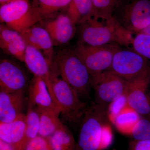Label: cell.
<instances>
[{"instance_id": "1", "label": "cell", "mask_w": 150, "mask_h": 150, "mask_svg": "<svg viewBox=\"0 0 150 150\" xmlns=\"http://www.w3.org/2000/svg\"><path fill=\"white\" fill-rule=\"evenodd\" d=\"M79 26V43L92 46L115 43L132 49L134 33L123 28L113 15L94 12Z\"/></svg>"}, {"instance_id": "2", "label": "cell", "mask_w": 150, "mask_h": 150, "mask_svg": "<svg viewBox=\"0 0 150 150\" xmlns=\"http://www.w3.org/2000/svg\"><path fill=\"white\" fill-rule=\"evenodd\" d=\"M108 108L95 103L88 106L81 122L79 150H104L112 144Z\"/></svg>"}, {"instance_id": "3", "label": "cell", "mask_w": 150, "mask_h": 150, "mask_svg": "<svg viewBox=\"0 0 150 150\" xmlns=\"http://www.w3.org/2000/svg\"><path fill=\"white\" fill-rule=\"evenodd\" d=\"M59 75L58 69L55 68L49 79L45 81L53 100L67 121L80 123L88 106L81 100L69 83L59 77Z\"/></svg>"}, {"instance_id": "4", "label": "cell", "mask_w": 150, "mask_h": 150, "mask_svg": "<svg viewBox=\"0 0 150 150\" xmlns=\"http://www.w3.org/2000/svg\"><path fill=\"white\" fill-rule=\"evenodd\" d=\"M54 62L59 75L72 87L79 97L88 94L91 87V75L73 49L67 48L59 51Z\"/></svg>"}, {"instance_id": "5", "label": "cell", "mask_w": 150, "mask_h": 150, "mask_svg": "<svg viewBox=\"0 0 150 150\" xmlns=\"http://www.w3.org/2000/svg\"><path fill=\"white\" fill-rule=\"evenodd\" d=\"M121 46L115 43L92 46L78 42L73 50L92 77L110 69L114 55Z\"/></svg>"}, {"instance_id": "6", "label": "cell", "mask_w": 150, "mask_h": 150, "mask_svg": "<svg viewBox=\"0 0 150 150\" xmlns=\"http://www.w3.org/2000/svg\"><path fill=\"white\" fill-rule=\"evenodd\" d=\"M43 20L29 0H16L0 7V21L21 33Z\"/></svg>"}, {"instance_id": "7", "label": "cell", "mask_w": 150, "mask_h": 150, "mask_svg": "<svg viewBox=\"0 0 150 150\" xmlns=\"http://www.w3.org/2000/svg\"><path fill=\"white\" fill-rule=\"evenodd\" d=\"M128 85L129 81L109 71L91 77V86L94 90L96 103L108 108L126 95Z\"/></svg>"}, {"instance_id": "8", "label": "cell", "mask_w": 150, "mask_h": 150, "mask_svg": "<svg viewBox=\"0 0 150 150\" xmlns=\"http://www.w3.org/2000/svg\"><path fill=\"white\" fill-rule=\"evenodd\" d=\"M115 13L123 28L138 34L150 23V0H124Z\"/></svg>"}, {"instance_id": "9", "label": "cell", "mask_w": 150, "mask_h": 150, "mask_svg": "<svg viewBox=\"0 0 150 150\" xmlns=\"http://www.w3.org/2000/svg\"><path fill=\"white\" fill-rule=\"evenodd\" d=\"M108 71L128 81L150 73L149 60L131 49H121L114 55Z\"/></svg>"}, {"instance_id": "10", "label": "cell", "mask_w": 150, "mask_h": 150, "mask_svg": "<svg viewBox=\"0 0 150 150\" xmlns=\"http://www.w3.org/2000/svg\"><path fill=\"white\" fill-rule=\"evenodd\" d=\"M150 73L129 81L126 104L140 117L150 118Z\"/></svg>"}, {"instance_id": "11", "label": "cell", "mask_w": 150, "mask_h": 150, "mask_svg": "<svg viewBox=\"0 0 150 150\" xmlns=\"http://www.w3.org/2000/svg\"><path fill=\"white\" fill-rule=\"evenodd\" d=\"M28 77L24 70L13 61L4 59L0 62V91L14 93L25 90Z\"/></svg>"}, {"instance_id": "12", "label": "cell", "mask_w": 150, "mask_h": 150, "mask_svg": "<svg viewBox=\"0 0 150 150\" xmlns=\"http://www.w3.org/2000/svg\"><path fill=\"white\" fill-rule=\"evenodd\" d=\"M76 24L67 14H61L47 21L43 27L49 33L54 46L64 45L72 40L76 33Z\"/></svg>"}, {"instance_id": "13", "label": "cell", "mask_w": 150, "mask_h": 150, "mask_svg": "<svg viewBox=\"0 0 150 150\" xmlns=\"http://www.w3.org/2000/svg\"><path fill=\"white\" fill-rule=\"evenodd\" d=\"M24 93L25 90L10 93L0 91V122L11 123L24 114Z\"/></svg>"}, {"instance_id": "14", "label": "cell", "mask_w": 150, "mask_h": 150, "mask_svg": "<svg viewBox=\"0 0 150 150\" xmlns=\"http://www.w3.org/2000/svg\"><path fill=\"white\" fill-rule=\"evenodd\" d=\"M21 34L27 45L39 50L50 62H54V45L49 33L44 27L35 25Z\"/></svg>"}, {"instance_id": "15", "label": "cell", "mask_w": 150, "mask_h": 150, "mask_svg": "<svg viewBox=\"0 0 150 150\" xmlns=\"http://www.w3.org/2000/svg\"><path fill=\"white\" fill-rule=\"evenodd\" d=\"M28 101L39 108L59 110L44 79L33 76L28 89Z\"/></svg>"}, {"instance_id": "16", "label": "cell", "mask_w": 150, "mask_h": 150, "mask_svg": "<svg viewBox=\"0 0 150 150\" xmlns=\"http://www.w3.org/2000/svg\"><path fill=\"white\" fill-rule=\"evenodd\" d=\"M24 62L33 76L42 77L45 81L49 79L55 66L54 62H50L41 51L28 45L26 46Z\"/></svg>"}, {"instance_id": "17", "label": "cell", "mask_w": 150, "mask_h": 150, "mask_svg": "<svg viewBox=\"0 0 150 150\" xmlns=\"http://www.w3.org/2000/svg\"><path fill=\"white\" fill-rule=\"evenodd\" d=\"M26 114H23L11 123L0 122V139L18 148L26 130Z\"/></svg>"}, {"instance_id": "18", "label": "cell", "mask_w": 150, "mask_h": 150, "mask_svg": "<svg viewBox=\"0 0 150 150\" xmlns=\"http://www.w3.org/2000/svg\"><path fill=\"white\" fill-rule=\"evenodd\" d=\"M38 109L40 115L38 135L48 139L59 129L64 127L59 118V110L45 108Z\"/></svg>"}, {"instance_id": "19", "label": "cell", "mask_w": 150, "mask_h": 150, "mask_svg": "<svg viewBox=\"0 0 150 150\" xmlns=\"http://www.w3.org/2000/svg\"><path fill=\"white\" fill-rule=\"evenodd\" d=\"M26 130L18 150H25L28 144L39 134L40 128V115L38 108L28 102V100L27 112L26 114Z\"/></svg>"}, {"instance_id": "20", "label": "cell", "mask_w": 150, "mask_h": 150, "mask_svg": "<svg viewBox=\"0 0 150 150\" xmlns=\"http://www.w3.org/2000/svg\"><path fill=\"white\" fill-rule=\"evenodd\" d=\"M67 14L76 25L80 24L94 13L91 0H71Z\"/></svg>"}, {"instance_id": "21", "label": "cell", "mask_w": 150, "mask_h": 150, "mask_svg": "<svg viewBox=\"0 0 150 150\" xmlns=\"http://www.w3.org/2000/svg\"><path fill=\"white\" fill-rule=\"evenodd\" d=\"M47 139L53 150H79L72 133L66 126Z\"/></svg>"}, {"instance_id": "22", "label": "cell", "mask_w": 150, "mask_h": 150, "mask_svg": "<svg viewBox=\"0 0 150 150\" xmlns=\"http://www.w3.org/2000/svg\"><path fill=\"white\" fill-rule=\"evenodd\" d=\"M71 0H32L34 10L42 20L48 18L56 12L68 7Z\"/></svg>"}, {"instance_id": "23", "label": "cell", "mask_w": 150, "mask_h": 150, "mask_svg": "<svg viewBox=\"0 0 150 150\" xmlns=\"http://www.w3.org/2000/svg\"><path fill=\"white\" fill-rule=\"evenodd\" d=\"M140 117L135 111L127 106L120 111L112 121L120 132L129 135Z\"/></svg>"}, {"instance_id": "24", "label": "cell", "mask_w": 150, "mask_h": 150, "mask_svg": "<svg viewBox=\"0 0 150 150\" xmlns=\"http://www.w3.org/2000/svg\"><path fill=\"white\" fill-rule=\"evenodd\" d=\"M27 44L21 36L6 43H0V47L6 54L14 56L19 61L24 62Z\"/></svg>"}, {"instance_id": "25", "label": "cell", "mask_w": 150, "mask_h": 150, "mask_svg": "<svg viewBox=\"0 0 150 150\" xmlns=\"http://www.w3.org/2000/svg\"><path fill=\"white\" fill-rule=\"evenodd\" d=\"M94 12L104 16H113L124 0H91Z\"/></svg>"}, {"instance_id": "26", "label": "cell", "mask_w": 150, "mask_h": 150, "mask_svg": "<svg viewBox=\"0 0 150 150\" xmlns=\"http://www.w3.org/2000/svg\"><path fill=\"white\" fill-rule=\"evenodd\" d=\"M129 135L134 140H150V118L140 117Z\"/></svg>"}, {"instance_id": "27", "label": "cell", "mask_w": 150, "mask_h": 150, "mask_svg": "<svg viewBox=\"0 0 150 150\" xmlns=\"http://www.w3.org/2000/svg\"><path fill=\"white\" fill-rule=\"evenodd\" d=\"M132 49L150 60V36L142 33L136 34L133 40Z\"/></svg>"}, {"instance_id": "28", "label": "cell", "mask_w": 150, "mask_h": 150, "mask_svg": "<svg viewBox=\"0 0 150 150\" xmlns=\"http://www.w3.org/2000/svg\"><path fill=\"white\" fill-rule=\"evenodd\" d=\"M25 150H53L48 139L38 135L32 140Z\"/></svg>"}, {"instance_id": "29", "label": "cell", "mask_w": 150, "mask_h": 150, "mask_svg": "<svg viewBox=\"0 0 150 150\" xmlns=\"http://www.w3.org/2000/svg\"><path fill=\"white\" fill-rule=\"evenodd\" d=\"M128 150H150V140H133L129 143Z\"/></svg>"}, {"instance_id": "30", "label": "cell", "mask_w": 150, "mask_h": 150, "mask_svg": "<svg viewBox=\"0 0 150 150\" xmlns=\"http://www.w3.org/2000/svg\"><path fill=\"white\" fill-rule=\"evenodd\" d=\"M0 150H18L15 145L0 139Z\"/></svg>"}, {"instance_id": "31", "label": "cell", "mask_w": 150, "mask_h": 150, "mask_svg": "<svg viewBox=\"0 0 150 150\" xmlns=\"http://www.w3.org/2000/svg\"><path fill=\"white\" fill-rule=\"evenodd\" d=\"M139 33L145 34V35L150 36V23L146 27L144 28ZM139 34V33H138Z\"/></svg>"}, {"instance_id": "32", "label": "cell", "mask_w": 150, "mask_h": 150, "mask_svg": "<svg viewBox=\"0 0 150 150\" xmlns=\"http://www.w3.org/2000/svg\"><path fill=\"white\" fill-rule=\"evenodd\" d=\"M14 1H16V0H0V4H1V6L3 5L8 4V3Z\"/></svg>"}, {"instance_id": "33", "label": "cell", "mask_w": 150, "mask_h": 150, "mask_svg": "<svg viewBox=\"0 0 150 150\" xmlns=\"http://www.w3.org/2000/svg\"><path fill=\"white\" fill-rule=\"evenodd\" d=\"M149 91L150 93V83H149Z\"/></svg>"}]
</instances>
